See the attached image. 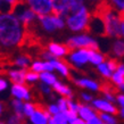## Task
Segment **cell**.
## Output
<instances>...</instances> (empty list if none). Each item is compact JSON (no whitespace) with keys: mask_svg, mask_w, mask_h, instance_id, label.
<instances>
[{"mask_svg":"<svg viewBox=\"0 0 124 124\" xmlns=\"http://www.w3.org/2000/svg\"><path fill=\"white\" fill-rule=\"evenodd\" d=\"M56 105L58 107V109H59V112L65 113L67 110V98H65V97L58 98L56 101Z\"/></svg>","mask_w":124,"mask_h":124,"instance_id":"e575fe53","label":"cell"},{"mask_svg":"<svg viewBox=\"0 0 124 124\" xmlns=\"http://www.w3.org/2000/svg\"><path fill=\"white\" fill-rule=\"evenodd\" d=\"M106 59V55L100 51V49H89V64L97 66Z\"/></svg>","mask_w":124,"mask_h":124,"instance_id":"cb8c5ba5","label":"cell"},{"mask_svg":"<svg viewBox=\"0 0 124 124\" xmlns=\"http://www.w3.org/2000/svg\"><path fill=\"white\" fill-rule=\"evenodd\" d=\"M66 46L70 48V50L79 48L100 49L99 48V42L97 41V39L92 37V34L86 33V32H80V33H75L74 35H72L71 38L67 39Z\"/></svg>","mask_w":124,"mask_h":124,"instance_id":"8992f818","label":"cell"},{"mask_svg":"<svg viewBox=\"0 0 124 124\" xmlns=\"http://www.w3.org/2000/svg\"><path fill=\"white\" fill-rule=\"evenodd\" d=\"M67 64L75 68H84L89 64V49H71L67 54Z\"/></svg>","mask_w":124,"mask_h":124,"instance_id":"52a82bcc","label":"cell"},{"mask_svg":"<svg viewBox=\"0 0 124 124\" xmlns=\"http://www.w3.org/2000/svg\"><path fill=\"white\" fill-rule=\"evenodd\" d=\"M90 104L97 113H108L113 114V115H117V113H118V107L114 102L108 101L102 97L93 98Z\"/></svg>","mask_w":124,"mask_h":124,"instance_id":"9c48e42d","label":"cell"},{"mask_svg":"<svg viewBox=\"0 0 124 124\" xmlns=\"http://www.w3.org/2000/svg\"><path fill=\"white\" fill-rule=\"evenodd\" d=\"M73 82L75 83V85H78L81 89H85V90L92 91V92H98L101 90V85L100 83L96 81L93 79L86 78V76H80V78H74Z\"/></svg>","mask_w":124,"mask_h":124,"instance_id":"7c38bea8","label":"cell"},{"mask_svg":"<svg viewBox=\"0 0 124 124\" xmlns=\"http://www.w3.org/2000/svg\"><path fill=\"white\" fill-rule=\"evenodd\" d=\"M80 97H81V100L84 104H90L93 99V94L90 93V92H86V91H83V92H81Z\"/></svg>","mask_w":124,"mask_h":124,"instance_id":"f35d334b","label":"cell"},{"mask_svg":"<svg viewBox=\"0 0 124 124\" xmlns=\"http://www.w3.org/2000/svg\"><path fill=\"white\" fill-rule=\"evenodd\" d=\"M64 114H65V116H66V118H67L68 123H70L71 121H73L74 118L78 117V113H76V112H73V110H70V109H67Z\"/></svg>","mask_w":124,"mask_h":124,"instance_id":"ee69618b","label":"cell"},{"mask_svg":"<svg viewBox=\"0 0 124 124\" xmlns=\"http://www.w3.org/2000/svg\"><path fill=\"white\" fill-rule=\"evenodd\" d=\"M90 17L91 13L89 11L86 5H84L78 10L71 11L65 17V26L67 27L71 32H74V33L85 32L88 30Z\"/></svg>","mask_w":124,"mask_h":124,"instance_id":"3957f363","label":"cell"},{"mask_svg":"<svg viewBox=\"0 0 124 124\" xmlns=\"http://www.w3.org/2000/svg\"><path fill=\"white\" fill-rule=\"evenodd\" d=\"M46 109H47V112L50 114V116H53V115H55V114L59 113V109H58V107H57L56 102H55V104H49V105L46 107Z\"/></svg>","mask_w":124,"mask_h":124,"instance_id":"60d3db41","label":"cell"},{"mask_svg":"<svg viewBox=\"0 0 124 124\" xmlns=\"http://www.w3.org/2000/svg\"><path fill=\"white\" fill-rule=\"evenodd\" d=\"M117 114H118V115L123 118V117H124V107H123V108H118V113H117Z\"/></svg>","mask_w":124,"mask_h":124,"instance_id":"c3c4849f","label":"cell"},{"mask_svg":"<svg viewBox=\"0 0 124 124\" xmlns=\"http://www.w3.org/2000/svg\"><path fill=\"white\" fill-rule=\"evenodd\" d=\"M10 94L14 99L22 101L32 100V92L26 83H13L10 86Z\"/></svg>","mask_w":124,"mask_h":124,"instance_id":"30bf717a","label":"cell"},{"mask_svg":"<svg viewBox=\"0 0 124 124\" xmlns=\"http://www.w3.org/2000/svg\"><path fill=\"white\" fill-rule=\"evenodd\" d=\"M0 124H6V123H0Z\"/></svg>","mask_w":124,"mask_h":124,"instance_id":"f5cc1de1","label":"cell"},{"mask_svg":"<svg viewBox=\"0 0 124 124\" xmlns=\"http://www.w3.org/2000/svg\"><path fill=\"white\" fill-rule=\"evenodd\" d=\"M57 80H58V76L54 72H41V73H39V81L41 83L48 84L50 86L53 85Z\"/></svg>","mask_w":124,"mask_h":124,"instance_id":"484cf974","label":"cell"},{"mask_svg":"<svg viewBox=\"0 0 124 124\" xmlns=\"http://www.w3.org/2000/svg\"><path fill=\"white\" fill-rule=\"evenodd\" d=\"M112 57L115 59H121L124 56V40L123 38H115L110 45Z\"/></svg>","mask_w":124,"mask_h":124,"instance_id":"7402d4cb","label":"cell"},{"mask_svg":"<svg viewBox=\"0 0 124 124\" xmlns=\"http://www.w3.org/2000/svg\"><path fill=\"white\" fill-rule=\"evenodd\" d=\"M26 38V29L11 13L0 14V47L17 48Z\"/></svg>","mask_w":124,"mask_h":124,"instance_id":"6da1fadb","label":"cell"},{"mask_svg":"<svg viewBox=\"0 0 124 124\" xmlns=\"http://www.w3.org/2000/svg\"><path fill=\"white\" fill-rule=\"evenodd\" d=\"M86 31H89L90 34L98 35V37L105 35V26H104V22H102L101 17L99 15L91 16Z\"/></svg>","mask_w":124,"mask_h":124,"instance_id":"2e32d148","label":"cell"},{"mask_svg":"<svg viewBox=\"0 0 124 124\" xmlns=\"http://www.w3.org/2000/svg\"><path fill=\"white\" fill-rule=\"evenodd\" d=\"M79 106H80V102L75 101V100H74V98H72V99H67V109L78 113Z\"/></svg>","mask_w":124,"mask_h":124,"instance_id":"ab89813d","label":"cell"},{"mask_svg":"<svg viewBox=\"0 0 124 124\" xmlns=\"http://www.w3.org/2000/svg\"><path fill=\"white\" fill-rule=\"evenodd\" d=\"M53 14L65 18L70 14L68 0H53Z\"/></svg>","mask_w":124,"mask_h":124,"instance_id":"d6986e66","label":"cell"},{"mask_svg":"<svg viewBox=\"0 0 124 124\" xmlns=\"http://www.w3.org/2000/svg\"><path fill=\"white\" fill-rule=\"evenodd\" d=\"M37 106L38 105L34 104L32 100H31V101H24V104H23V116L29 118V117L32 115V113L35 110Z\"/></svg>","mask_w":124,"mask_h":124,"instance_id":"83f0119b","label":"cell"},{"mask_svg":"<svg viewBox=\"0 0 124 124\" xmlns=\"http://www.w3.org/2000/svg\"><path fill=\"white\" fill-rule=\"evenodd\" d=\"M9 88V82L7 79H5L2 76H0V93L6 91Z\"/></svg>","mask_w":124,"mask_h":124,"instance_id":"b9f144b4","label":"cell"},{"mask_svg":"<svg viewBox=\"0 0 124 124\" xmlns=\"http://www.w3.org/2000/svg\"><path fill=\"white\" fill-rule=\"evenodd\" d=\"M15 5L16 4L13 0H0V14L11 13Z\"/></svg>","mask_w":124,"mask_h":124,"instance_id":"f1b7e54d","label":"cell"},{"mask_svg":"<svg viewBox=\"0 0 124 124\" xmlns=\"http://www.w3.org/2000/svg\"><path fill=\"white\" fill-rule=\"evenodd\" d=\"M86 124H102L101 120L99 118V116H94L92 117V118H90L89 121H86Z\"/></svg>","mask_w":124,"mask_h":124,"instance_id":"f6af8a7d","label":"cell"},{"mask_svg":"<svg viewBox=\"0 0 124 124\" xmlns=\"http://www.w3.org/2000/svg\"><path fill=\"white\" fill-rule=\"evenodd\" d=\"M15 4H17V2H21V1H24V0H13Z\"/></svg>","mask_w":124,"mask_h":124,"instance_id":"f907efd6","label":"cell"},{"mask_svg":"<svg viewBox=\"0 0 124 124\" xmlns=\"http://www.w3.org/2000/svg\"><path fill=\"white\" fill-rule=\"evenodd\" d=\"M118 63H120L118 59H115L113 57L112 58H106L104 62H101L99 65L96 66L98 74L101 78H104V79L109 80V78L113 74V72L116 70Z\"/></svg>","mask_w":124,"mask_h":124,"instance_id":"8fae6325","label":"cell"},{"mask_svg":"<svg viewBox=\"0 0 124 124\" xmlns=\"http://www.w3.org/2000/svg\"><path fill=\"white\" fill-rule=\"evenodd\" d=\"M23 104H24V101H22V100L14 99V100H11L10 105H11L13 110H14V114H16V115H18V116L24 118V116H23Z\"/></svg>","mask_w":124,"mask_h":124,"instance_id":"1f68e13d","label":"cell"},{"mask_svg":"<svg viewBox=\"0 0 124 124\" xmlns=\"http://www.w3.org/2000/svg\"><path fill=\"white\" fill-rule=\"evenodd\" d=\"M102 124H107V123H102Z\"/></svg>","mask_w":124,"mask_h":124,"instance_id":"db71d44e","label":"cell"},{"mask_svg":"<svg viewBox=\"0 0 124 124\" xmlns=\"http://www.w3.org/2000/svg\"><path fill=\"white\" fill-rule=\"evenodd\" d=\"M39 82V73L31 70H26L25 73V83L26 84H35Z\"/></svg>","mask_w":124,"mask_h":124,"instance_id":"4dcf8cb0","label":"cell"},{"mask_svg":"<svg viewBox=\"0 0 124 124\" xmlns=\"http://www.w3.org/2000/svg\"><path fill=\"white\" fill-rule=\"evenodd\" d=\"M24 2L38 16L53 13V0H24Z\"/></svg>","mask_w":124,"mask_h":124,"instance_id":"ba28073f","label":"cell"},{"mask_svg":"<svg viewBox=\"0 0 124 124\" xmlns=\"http://www.w3.org/2000/svg\"><path fill=\"white\" fill-rule=\"evenodd\" d=\"M48 124H68V121L65 116V114L59 112V113L50 116Z\"/></svg>","mask_w":124,"mask_h":124,"instance_id":"4316f807","label":"cell"},{"mask_svg":"<svg viewBox=\"0 0 124 124\" xmlns=\"http://www.w3.org/2000/svg\"><path fill=\"white\" fill-rule=\"evenodd\" d=\"M85 1H89V2H96L98 0H85Z\"/></svg>","mask_w":124,"mask_h":124,"instance_id":"816d5d0a","label":"cell"},{"mask_svg":"<svg viewBox=\"0 0 124 124\" xmlns=\"http://www.w3.org/2000/svg\"><path fill=\"white\" fill-rule=\"evenodd\" d=\"M37 25L41 31L47 34H53L57 31L64 30L65 27V18L56 14H48V15L38 16Z\"/></svg>","mask_w":124,"mask_h":124,"instance_id":"277c9868","label":"cell"},{"mask_svg":"<svg viewBox=\"0 0 124 124\" xmlns=\"http://www.w3.org/2000/svg\"><path fill=\"white\" fill-rule=\"evenodd\" d=\"M99 16L101 17L105 26V35L109 38H123L124 37V18L123 14L114 10L113 8L106 7L100 11Z\"/></svg>","mask_w":124,"mask_h":124,"instance_id":"7a4b0ae2","label":"cell"},{"mask_svg":"<svg viewBox=\"0 0 124 124\" xmlns=\"http://www.w3.org/2000/svg\"><path fill=\"white\" fill-rule=\"evenodd\" d=\"M31 71H34L37 73H41V72H55L54 71L51 64L49 63L48 60H43V59H37L32 62L29 67Z\"/></svg>","mask_w":124,"mask_h":124,"instance_id":"603a6c76","label":"cell"},{"mask_svg":"<svg viewBox=\"0 0 124 124\" xmlns=\"http://www.w3.org/2000/svg\"><path fill=\"white\" fill-rule=\"evenodd\" d=\"M115 102L117 104L118 108H123L124 107V94H123V92L117 93L116 96H115Z\"/></svg>","mask_w":124,"mask_h":124,"instance_id":"7bdbcfd3","label":"cell"},{"mask_svg":"<svg viewBox=\"0 0 124 124\" xmlns=\"http://www.w3.org/2000/svg\"><path fill=\"white\" fill-rule=\"evenodd\" d=\"M39 90H40V92H41L43 96H47V97H49L50 94L53 93V88L50 85H48V84H45V83H39Z\"/></svg>","mask_w":124,"mask_h":124,"instance_id":"d590c367","label":"cell"},{"mask_svg":"<svg viewBox=\"0 0 124 124\" xmlns=\"http://www.w3.org/2000/svg\"><path fill=\"white\" fill-rule=\"evenodd\" d=\"M85 0H68V4H70V13L71 11H75L78 9L85 5Z\"/></svg>","mask_w":124,"mask_h":124,"instance_id":"836d02e7","label":"cell"},{"mask_svg":"<svg viewBox=\"0 0 124 124\" xmlns=\"http://www.w3.org/2000/svg\"><path fill=\"white\" fill-rule=\"evenodd\" d=\"M31 63H32V59H31V57L26 54H21L18 56L16 57L14 62H13V64L15 67H18V68H24V70H27V68L30 67Z\"/></svg>","mask_w":124,"mask_h":124,"instance_id":"d4e9b609","label":"cell"},{"mask_svg":"<svg viewBox=\"0 0 124 124\" xmlns=\"http://www.w3.org/2000/svg\"><path fill=\"white\" fill-rule=\"evenodd\" d=\"M51 88H53L54 92L59 94L60 97H65V98H67V99L74 98V92H73L71 86L67 85L66 83H63L59 80H57L56 82L51 85Z\"/></svg>","mask_w":124,"mask_h":124,"instance_id":"ac0fdd59","label":"cell"},{"mask_svg":"<svg viewBox=\"0 0 124 124\" xmlns=\"http://www.w3.org/2000/svg\"><path fill=\"white\" fill-rule=\"evenodd\" d=\"M102 91H104V92H102V98H105L106 100L115 104V96H116V94L114 93V91L109 90V89H102Z\"/></svg>","mask_w":124,"mask_h":124,"instance_id":"8d00e7d4","label":"cell"},{"mask_svg":"<svg viewBox=\"0 0 124 124\" xmlns=\"http://www.w3.org/2000/svg\"><path fill=\"white\" fill-rule=\"evenodd\" d=\"M49 63L51 64L54 71H56L60 76H63L65 79H68L71 76V68H70V65L64 62L63 59H59V58H53L51 60H49Z\"/></svg>","mask_w":124,"mask_h":124,"instance_id":"e0dca14e","label":"cell"},{"mask_svg":"<svg viewBox=\"0 0 124 124\" xmlns=\"http://www.w3.org/2000/svg\"><path fill=\"white\" fill-rule=\"evenodd\" d=\"M11 14L22 23V25L25 29H30V27H34L37 25V19H38V15L27 6L24 1L17 2L14 6Z\"/></svg>","mask_w":124,"mask_h":124,"instance_id":"5b68a950","label":"cell"},{"mask_svg":"<svg viewBox=\"0 0 124 124\" xmlns=\"http://www.w3.org/2000/svg\"><path fill=\"white\" fill-rule=\"evenodd\" d=\"M48 53H50V55L54 57V58H59V59H63L67 56L68 51H70V48H68L66 43H60V42H49L47 45V49H46Z\"/></svg>","mask_w":124,"mask_h":124,"instance_id":"4fadbf2b","label":"cell"},{"mask_svg":"<svg viewBox=\"0 0 124 124\" xmlns=\"http://www.w3.org/2000/svg\"><path fill=\"white\" fill-rule=\"evenodd\" d=\"M4 110H5V106H4V104L0 101V116L2 115V113H4Z\"/></svg>","mask_w":124,"mask_h":124,"instance_id":"681fc988","label":"cell"},{"mask_svg":"<svg viewBox=\"0 0 124 124\" xmlns=\"http://www.w3.org/2000/svg\"><path fill=\"white\" fill-rule=\"evenodd\" d=\"M113 85L116 86V89L121 92L124 91V64L118 63L116 70L113 72L112 76L109 78Z\"/></svg>","mask_w":124,"mask_h":124,"instance_id":"9a60e30c","label":"cell"},{"mask_svg":"<svg viewBox=\"0 0 124 124\" xmlns=\"http://www.w3.org/2000/svg\"><path fill=\"white\" fill-rule=\"evenodd\" d=\"M98 113L96 112L93 109V107L91 105H89V104H80L79 106V109H78V116L80 117V118H82L83 121H89L90 118H92V117L97 116Z\"/></svg>","mask_w":124,"mask_h":124,"instance_id":"44dd1931","label":"cell"},{"mask_svg":"<svg viewBox=\"0 0 124 124\" xmlns=\"http://www.w3.org/2000/svg\"><path fill=\"white\" fill-rule=\"evenodd\" d=\"M68 124H86V122L85 121H83L82 118H80V117L78 116L76 118H74L73 121H71Z\"/></svg>","mask_w":124,"mask_h":124,"instance_id":"7dc6e473","label":"cell"},{"mask_svg":"<svg viewBox=\"0 0 124 124\" xmlns=\"http://www.w3.org/2000/svg\"><path fill=\"white\" fill-rule=\"evenodd\" d=\"M25 73L26 70L24 68H9L7 71V76L9 81L13 83H25Z\"/></svg>","mask_w":124,"mask_h":124,"instance_id":"ffe728a7","label":"cell"},{"mask_svg":"<svg viewBox=\"0 0 124 124\" xmlns=\"http://www.w3.org/2000/svg\"><path fill=\"white\" fill-rule=\"evenodd\" d=\"M109 7L113 8L114 10L123 14L124 11V0H108Z\"/></svg>","mask_w":124,"mask_h":124,"instance_id":"d6a6232c","label":"cell"},{"mask_svg":"<svg viewBox=\"0 0 124 124\" xmlns=\"http://www.w3.org/2000/svg\"><path fill=\"white\" fill-rule=\"evenodd\" d=\"M23 117L18 116V115H16V114H13L11 116L8 117L7 120V123L6 124H23Z\"/></svg>","mask_w":124,"mask_h":124,"instance_id":"74e56055","label":"cell"},{"mask_svg":"<svg viewBox=\"0 0 124 124\" xmlns=\"http://www.w3.org/2000/svg\"><path fill=\"white\" fill-rule=\"evenodd\" d=\"M41 58L43 60H51L54 58L53 56H51V55H50V53H48V51H47V50H45V51H42L41 53Z\"/></svg>","mask_w":124,"mask_h":124,"instance_id":"bcb514c9","label":"cell"},{"mask_svg":"<svg viewBox=\"0 0 124 124\" xmlns=\"http://www.w3.org/2000/svg\"><path fill=\"white\" fill-rule=\"evenodd\" d=\"M98 116L101 120L102 123H107V124H117L118 123V120H117L116 115H113V114L98 113Z\"/></svg>","mask_w":124,"mask_h":124,"instance_id":"f546056e","label":"cell"},{"mask_svg":"<svg viewBox=\"0 0 124 124\" xmlns=\"http://www.w3.org/2000/svg\"><path fill=\"white\" fill-rule=\"evenodd\" d=\"M49 118H50V114L47 112L46 107L38 105L32 115L29 117V122L30 124H48Z\"/></svg>","mask_w":124,"mask_h":124,"instance_id":"5bb4252c","label":"cell"}]
</instances>
